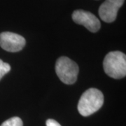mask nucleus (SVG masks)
<instances>
[{"instance_id": "obj_8", "label": "nucleus", "mask_w": 126, "mask_h": 126, "mask_svg": "<svg viewBox=\"0 0 126 126\" xmlns=\"http://www.w3.org/2000/svg\"><path fill=\"white\" fill-rule=\"evenodd\" d=\"M11 70V66L8 63L3 62L0 59V80L2 79V77L4 76L6 74L10 72Z\"/></svg>"}, {"instance_id": "obj_6", "label": "nucleus", "mask_w": 126, "mask_h": 126, "mask_svg": "<svg viewBox=\"0 0 126 126\" xmlns=\"http://www.w3.org/2000/svg\"><path fill=\"white\" fill-rule=\"evenodd\" d=\"M125 0H105L99 8V16L104 22L112 23L117 17L118 9Z\"/></svg>"}, {"instance_id": "obj_1", "label": "nucleus", "mask_w": 126, "mask_h": 126, "mask_svg": "<svg viewBox=\"0 0 126 126\" xmlns=\"http://www.w3.org/2000/svg\"><path fill=\"white\" fill-rule=\"evenodd\" d=\"M103 103V93L98 89L90 88L81 95L78 104V111L83 116H88L97 111Z\"/></svg>"}, {"instance_id": "obj_5", "label": "nucleus", "mask_w": 126, "mask_h": 126, "mask_svg": "<svg viewBox=\"0 0 126 126\" xmlns=\"http://www.w3.org/2000/svg\"><path fill=\"white\" fill-rule=\"evenodd\" d=\"M72 20L79 25H83L91 32H97L101 27V23L94 14L83 10H76L72 14Z\"/></svg>"}, {"instance_id": "obj_3", "label": "nucleus", "mask_w": 126, "mask_h": 126, "mask_svg": "<svg viewBox=\"0 0 126 126\" xmlns=\"http://www.w3.org/2000/svg\"><path fill=\"white\" fill-rule=\"evenodd\" d=\"M55 72L63 83L71 85L77 81L79 69L75 62L67 57L63 56L59 58L56 62Z\"/></svg>"}, {"instance_id": "obj_9", "label": "nucleus", "mask_w": 126, "mask_h": 126, "mask_svg": "<svg viewBox=\"0 0 126 126\" xmlns=\"http://www.w3.org/2000/svg\"><path fill=\"white\" fill-rule=\"evenodd\" d=\"M46 126H61L58 122L53 119H48L46 121Z\"/></svg>"}, {"instance_id": "obj_7", "label": "nucleus", "mask_w": 126, "mask_h": 126, "mask_svg": "<svg viewBox=\"0 0 126 126\" xmlns=\"http://www.w3.org/2000/svg\"><path fill=\"white\" fill-rule=\"evenodd\" d=\"M0 126H23V123L21 118L12 117L4 122Z\"/></svg>"}, {"instance_id": "obj_4", "label": "nucleus", "mask_w": 126, "mask_h": 126, "mask_svg": "<svg viewBox=\"0 0 126 126\" xmlns=\"http://www.w3.org/2000/svg\"><path fill=\"white\" fill-rule=\"evenodd\" d=\"M26 41L18 34L4 32L0 34V46L8 52H18L25 46Z\"/></svg>"}, {"instance_id": "obj_2", "label": "nucleus", "mask_w": 126, "mask_h": 126, "mask_svg": "<svg viewBox=\"0 0 126 126\" xmlns=\"http://www.w3.org/2000/svg\"><path fill=\"white\" fill-rule=\"evenodd\" d=\"M103 67L109 77L115 79L126 76V56L121 51H111L104 58Z\"/></svg>"}]
</instances>
